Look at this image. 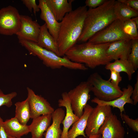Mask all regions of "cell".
I'll use <instances>...</instances> for the list:
<instances>
[{"mask_svg":"<svg viewBox=\"0 0 138 138\" xmlns=\"http://www.w3.org/2000/svg\"><path fill=\"white\" fill-rule=\"evenodd\" d=\"M118 1L136 11H138V0H118Z\"/></svg>","mask_w":138,"mask_h":138,"instance_id":"cell-33","label":"cell"},{"mask_svg":"<svg viewBox=\"0 0 138 138\" xmlns=\"http://www.w3.org/2000/svg\"><path fill=\"white\" fill-rule=\"evenodd\" d=\"M3 125L7 136L21 137L30 132L29 125L21 124L15 117L6 120Z\"/></svg>","mask_w":138,"mask_h":138,"instance_id":"cell-19","label":"cell"},{"mask_svg":"<svg viewBox=\"0 0 138 138\" xmlns=\"http://www.w3.org/2000/svg\"><path fill=\"white\" fill-rule=\"evenodd\" d=\"M21 1L30 12H31L33 9L35 14L40 10L39 5L37 4L35 0H22Z\"/></svg>","mask_w":138,"mask_h":138,"instance_id":"cell-31","label":"cell"},{"mask_svg":"<svg viewBox=\"0 0 138 138\" xmlns=\"http://www.w3.org/2000/svg\"><path fill=\"white\" fill-rule=\"evenodd\" d=\"M61 96L62 98L58 101V106L60 107H65L66 109V113L62 122L63 128L61 138H68L69 129L79 118L74 113L72 109L67 93L64 92L62 93Z\"/></svg>","mask_w":138,"mask_h":138,"instance_id":"cell-15","label":"cell"},{"mask_svg":"<svg viewBox=\"0 0 138 138\" xmlns=\"http://www.w3.org/2000/svg\"><path fill=\"white\" fill-rule=\"evenodd\" d=\"M85 5L80 6L66 14L60 22L57 41L59 55L76 44L82 32L87 10Z\"/></svg>","mask_w":138,"mask_h":138,"instance_id":"cell-1","label":"cell"},{"mask_svg":"<svg viewBox=\"0 0 138 138\" xmlns=\"http://www.w3.org/2000/svg\"><path fill=\"white\" fill-rule=\"evenodd\" d=\"M131 40H122L111 43L106 50L107 55L112 61L127 60L131 50Z\"/></svg>","mask_w":138,"mask_h":138,"instance_id":"cell-13","label":"cell"},{"mask_svg":"<svg viewBox=\"0 0 138 138\" xmlns=\"http://www.w3.org/2000/svg\"><path fill=\"white\" fill-rule=\"evenodd\" d=\"M115 0H106L102 5L87 10L83 30L78 42H85L117 18L114 11Z\"/></svg>","mask_w":138,"mask_h":138,"instance_id":"cell-2","label":"cell"},{"mask_svg":"<svg viewBox=\"0 0 138 138\" xmlns=\"http://www.w3.org/2000/svg\"><path fill=\"white\" fill-rule=\"evenodd\" d=\"M93 108L87 104L84 109V112L79 119L72 125L71 128L69 130L68 133V138H76L79 135L84 137H87L85 132L88 118Z\"/></svg>","mask_w":138,"mask_h":138,"instance_id":"cell-20","label":"cell"},{"mask_svg":"<svg viewBox=\"0 0 138 138\" xmlns=\"http://www.w3.org/2000/svg\"><path fill=\"white\" fill-rule=\"evenodd\" d=\"M121 119L124 121L135 132L138 131V118L133 119L130 118L125 113H122Z\"/></svg>","mask_w":138,"mask_h":138,"instance_id":"cell-29","label":"cell"},{"mask_svg":"<svg viewBox=\"0 0 138 138\" xmlns=\"http://www.w3.org/2000/svg\"><path fill=\"white\" fill-rule=\"evenodd\" d=\"M17 95V93L15 91L5 94L0 89V107L3 106H5L8 107H10L12 105V99Z\"/></svg>","mask_w":138,"mask_h":138,"instance_id":"cell-28","label":"cell"},{"mask_svg":"<svg viewBox=\"0 0 138 138\" xmlns=\"http://www.w3.org/2000/svg\"><path fill=\"white\" fill-rule=\"evenodd\" d=\"M7 136L8 138H21V137L16 138V137H12L10 136Z\"/></svg>","mask_w":138,"mask_h":138,"instance_id":"cell-38","label":"cell"},{"mask_svg":"<svg viewBox=\"0 0 138 138\" xmlns=\"http://www.w3.org/2000/svg\"><path fill=\"white\" fill-rule=\"evenodd\" d=\"M51 114L43 115L33 119L29 125L31 138H42L44 134L50 126Z\"/></svg>","mask_w":138,"mask_h":138,"instance_id":"cell-21","label":"cell"},{"mask_svg":"<svg viewBox=\"0 0 138 138\" xmlns=\"http://www.w3.org/2000/svg\"><path fill=\"white\" fill-rule=\"evenodd\" d=\"M98 134L102 138H124L125 131L117 116L112 113L100 127Z\"/></svg>","mask_w":138,"mask_h":138,"instance_id":"cell-12","label":"cell"},{"mask_svg":"<svg viewBox=\"0 0 138 138\" xmlns=\"http://www.w3.org/2000/svg\"><path fill=\"white\" fill-rule=\"evenodd\" d=\"M127 60L136 70L138 68V39L131 40V51Z\"/></svg>","mask_w":138,"mask_h":138,"instance_id":"cell-27","label":"cell"},{"mask_svg":"<svg viewBox=\"0 0 138 138\" xmlns=\"http://www.w3.org/2000/svg\"><path fill=\"white\" fill-rule=\"evenodd\" d=\"M109 80L110 81L113 85L116 88H120L119 86V83L122 80V77L120 73L113 70H111Z\"/></svg>","mask_w":138,"mask_h":138,"instance_id":"cell-30","label":"cell"},{"mask_svg":"<svg viewBox=\"0 0 138 138\" xmlns=\"http://www.w3.org/2000/svg\"><path fill=\"white\" fill-rule=\"evenodd\" d=\"M131 19L136 23L138 27V17L133 18Z\"/></svg>","mask_w":138,"mask_h":138,"instance_id":"cell-37","label":"cell"},{"mask_svg":"<svg viewBox=\"0 0 138 138\" xmlns=\"http://www.w3.org/2000/svg\"><path fill=\"white\" fill-rule=\"evenodd\" d=\"M74 0H45L47 4L57 21H61L66 14L72 10Z\"/></svg>","mask_w":138,"mask_h":138,"instance_id":"cell-18","label":"cell"},{"mask_svg":"<svg viewBox=\"0 0 138 138\" xmlns=\"http://www.w3.org/2000/svg\"><path fill=\"white\" fill-rule=\"evenodd\" d=\"M19 42L29 54L37 56L47 67L52 69H59L63 67L69 69L86 70L87 68L83 64L73 62L64 56L57 55L53 52L39 46L32 42L19 40Z\"/></svg>","mask_w":138,"mask_h":138,"instance_id":"cell-4","label":"cell"},{"mask_svg":"<svg viewBox=\"0 0 138 138\" xmlns=\"http://www.w3.org/2000/svg\"><path fill=\"white\" fill-rule=\"evenodd\" d=\"M110 43L96 44L87 41L76 44L64 56L73 62L84 63L87 67L94 68L99 65H106L112 61L106 53Z\"/></svg>","mask_w":138,"mask_h":138,"instance_id":"cell-3","label":"cell"},{"mask_svg":"<svg viewBox=\"0 0 138 138\" xmlns=\"http://www.w3.org/2000/svg\"><path fill=\"white\" fill-rule=\"evenodd\" d=\"M122 26L124 32L131 40L138 39V27L131 19L123 21Z\"/></svg>","mask_w":138,"mask_h":138,"instance_id":"cell-26","label":"cell"},{"mask_svg":"<svg viewBox=\"0 0 138 138\" xmlns=\"http://www.w3.org/2000/svg\"><path fill=\"white\" fill-rule=\"evenodd\" d=\"M78 138H83L82 137H79ZM86 138H102L101 135V134H97L90 136Z\"/></svg>","mask_w":138,"mask_h":138,"instance_id":"cell-36","label":"cell"},{"mask_svg":"<svg viewBox=\"0 0 138 138\" xmlns=\"http://www.w3.org/2000/svg\"><path fill=\"white\" fill-rule=\"evenodd\" d=\"M106 0H86L85 5L89 8H95L103 4Z\"/></svg>","mask_w":138,"mask_h":138,"instance_id":"cell-32","label":"cell"},{"mask_svg":"<svg viewBox=\"0 0 138 138\" xmlns=\"http://www.w3.org/2000/svg\"><path fill=\"white\" fill-rule=\"evenodd\" d=\"M136 77V81L134 85V88L133 89L132 99L133 100V105H135L138 102V74Z\"/></svg>","mask_w":138,"mask_h":138,"instance_id":"cell-34","label":"cell"},{"mask_svg":"<svg viewBox=\"0 0 138 138\" xmlns=\"http://www.w3.org/2000/svg\"><path fill=\"white\" fill-rule=\"evenodd\" d=\"M133 89L132 86L129 84L127 88L122 89V95L115 99L106 101L100 100L95 97L92 99L91 101L92 102L95 103L98 105H108L112 107L113 108H118L120 110V115L121 118L122 112L125 111L124 105L126 103L133 104V101L131 98Z\"/></svg>","mask_w":138,"mask_h":138,"instance_id":"cell-16","label":"cell"},{"mask_svg":"<svg viewBox=\"0 0 138 138\" xmlns=\"http://www.w3.org/2000/svg\"><path fill=\"white\" fill-rule=\"evenodd\" d=\"M92 87L91 84L87 80L81 82L67 93L72 109L79 118L83 114L84 109L90 98L89 93Z\"/></svg>","mask_w":138,"mask_h":138,"instance_id":"cell-7","label":"cell"},{"mask_svg":"<svg viewBox=\"0 0 138 138\" xmlns=\"http://www.w3.org/2000/svg\"><path fill=\"white\" fill-rule=\"evenodd\" d=\"M65 114L62 108H58L54 110L51 114L52 123L44 133V138H61L62 131L61 124Z\"/></svg>","mask_w":138,"mask_h":138,"instance_id":"cell-17","label":"cell"},{"mask_svg":"<svg viewBox=\"0 0 138 138\" xmlns=\"http://www.w3.org/2000/svg\"><path fill=\"white\" fill-rule=\"evenodd\" d=\"M36 43L40 47L52 51L60 56L57 42L49 32L45 23L40 26Z\"/></svg>","mask_w":138,"mask_h":138,"instance_id":"cell-22","label":"cell"},{"mask_svg":"<svg viewBox=\"0 0 138 138\" xmlns=\"http://www.w3.org/2000/svg\"><path fill=\"white\" fill-rule=\"evenodd\" d=\"M105 68L110 71L112 70L120 73L123 72L127 75L128 79L130 80L135 70L132 64L128 60L119 59L106 65Z\"/></svg>","mask_w":138,"mask_h":138,"instance_id":"cell-23","label":"cell"},{"mask_svg":"<svg viewBox=\"0 0 138 138\" xmlns=\"http://www.w3.org/2000/svg\"><path fill=\"white\" fill-rule=\"evenodd\" d=\"M3 122L2 119L0 117V138H8L3 127Z\"/></svg>","mask_w":138,"mask_h":138,"instance_id":"cell-35","label":"cell"},{"mask_svg":"<svg viewBox=\"0 0 138 138\" xmlns=\"http://www.w3.org/2000/svg\"><path fill=\"white\" fill-rule=\"evenodd\" d=\"M91 84V91L96 98L103 101H109L121 96L120 88L114 87L110 81L103 79L97 73L91 75L87 80Z\"/></svg>","mask_w":138,"mask_h":138,"instance_id":"cell-5","label":"cell"},{"mask_svg":"<svg viewBox=\"0 0 138 138\" xmlns=\"http://www.w3.org/2000/svg\"><path fill=\"white\" fill-rule=\"evenodd\" d=\"M20 15L18 10L11 5L0 9V34H16L21 26Z\"/></svg>","mask_w":138,"mask_h":138,"instance_id":"cell-8","label":"cell"},{"mask_svg":"<svg viewBox=\"0 0 138 138\" xmlns=\"http://www.w3.org/2000/svg\"><path fill=\"white\" fill-rule=\"evenodd\" d=\"M15 117L23 125H27L30 118V111L28 100L27 98L22 101L15 104Z\"/></svg>","mask_w":138,"mask_h":138,"instance_id":"cell-25","label":"cell"},{"mask_svg":"<svg viewBox=\"0 0 138 138\" xmlns=\"http://www.w3.org/2000/svg\"><path fill=\"white\" fill-rule=\"evenodd\" d=\"M114 11L117 19L122 21L138 16V11L118 0L115 1Z\"/></svg>","mask_w":138,"mask_h":138,"instance_id":"cell-24","label":"cell"},{"mask_svg":"<svg viewBox=\"0 0 138 138\" xmlns=\"http://www.w3.org/2000/svg\"><path fill=\"white\" fill-rule=\"evenodd\" d=\"M21 26L16 34L19 40H24L37 43L39 34L40 26L31 18L28 16L20 15Z\"/></svg>","mask_w":138,"mask_h":138,"instance_id":"cell-11","label":"cell"},{"mask_svg":"<svg viewBox=\"0 0 138 138\" xmlns=\"http://www.w3.org/2000/svg\"><path fill=\"white\" fill-rule=\"evenodd\" d=\"M27 97L32 119L41 115L51 114L54 111L50 103L41 95H36L30 88H27Z\"/></svg>","mask_w":138,"mask_h":138,"instance_id":"cell-10","label":"cell"},{"mask_svg":"<svg viewBox=\"0 0 138 138\" xmlns=\"http://www.w3.org/2000/svg\"><path fill=\"white\" fill-rule=\"evenodd\" d=\"M39 6L41 12V19L45 22L48 31L57 42L60 26L57 21L47 6L45 0H39Z\"/></svg>","mask_w":138,"mask_h":138,"instance_id":"cell-14","label":"cell"},{"mask_svg":"<svg viewBox=\"0 0 138 138\" xmlns=\"http://www.w3.org/2000/svg\"><path fill=\"white\" fill-rule=\"evenodd\" d=\"M123 21L117 19L105 28L96 33L87 41L94 44H103L131 40L124 32Z\"/></svg>","mask_w":138,"mask_h":138,"instance_id":"cell-6","label":"cell"},{"mask_svg":"<svg viewBox=\"0 0 138 138\" xmlns=\"http://www.w3.org/2000/svg\"><path fill=\"white\" fill-rule=\"evenodd\" d=\"M112 113L111 107L97 105L89 115L85 131L87 137L98 134V130L107 118Z\"/></svg>","mask_w":138,"mask_h":138,"instance_id":"cell-9","label":"cell"}]
</instances>
